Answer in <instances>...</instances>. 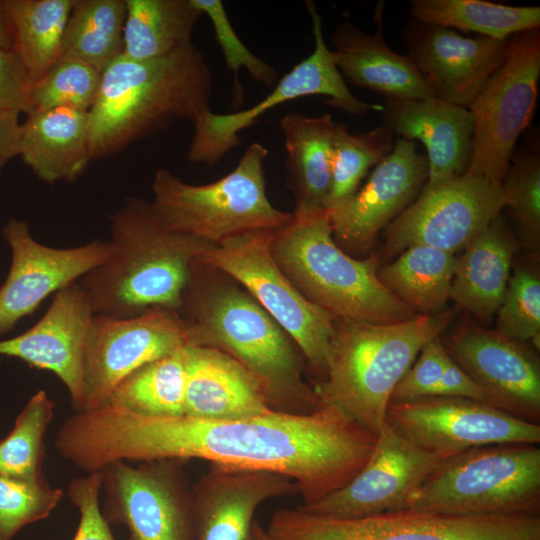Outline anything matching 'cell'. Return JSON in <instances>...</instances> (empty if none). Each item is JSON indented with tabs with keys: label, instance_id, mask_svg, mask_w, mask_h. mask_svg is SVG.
Wrapping results in <instances>:
<instances>
[{
	"label": "cell",
	"instance_id": "1",
	"mask_svg": "<svg viewBox=\"0 0 540 540\" xmlns=\"http://www.w3.org/2000/svg\"><path fill=\"white\" fill-rule=\"evenodd\" d=\"M377 435L335 406L294 414L203 419L186 414L154 416L105 404L87 421L85 445L102 469L131 463L202 459L209 463L282 474L303 504L316 502L350 482L369 460Z\"/></svg>",
	"mask_w": 540,
	"mask_h": 540
},
{
	"label": "cell",
	"instance_id": "2",
	"mask_svg": "<svg viewBox=\"0 0 540 540\" xmlns=\"http://www.w3.org/2000/svg\"><path fill=\"white\" fill-rule=\"evenodd\" d=\"M178 313L186 345L230 356L255 380L272 409L307 414L318 407L317 389L303 379L301 352L234 279L196 260Z\"/></svg>",
	"mask_w": 540,
	"mask_h": 540
},
{
	"label": "cell",
	"instance_id": "3",
	"mask_svg": "<svg viewBox=\"0 0 540 540\" xmlns=\"http://www.w3.org/2000/svg\"><path fill=\"white\" fill-rule=\"evenodd\" d=\"M211 69L191 41L151 59L121 55L101 74L89 110L92 160L111 157L179 120L211 110Z\"/></svg>",
	"mask_w": 540,
	"mask_h": 540
},
{
	"label": "cell",
	"instance_id": "4",
	"mask_svg": "<svg viewBox=\"0 0 540 540\" xmlns=\"http://www.w3.org/2000/svg\"><path fill=\"white\" fill-rule=\"evenodd\" d=\"M109 253L79 280L94 315L179 311L192 265L211 244L169 231L150 202L129 197L110 216Z\"/></svg>",
	"mask_w": 540,
	"mask_h": 540
},
{
	"label": "cell",
	"instance_id": "5",
	"mask_svg": "<svg viewBox=\"0 0 540 540\" xmlns=\"http://www.w3.org/2000/svg\"><path fill=\"white\" fill-rule=\"evenodd\" d=\"M452 319L449 310L384 325L335 318L326 377L317 389L319 405L339 408L377 435L396 385Z\"/></svg>",
	"mask_w": 540,
	"mask_h": 540
},
{
	"label": "cell",
	"instance_id": "6",
	"mask_svg": "<svg viewBox=\"0 0 540 540\" xmlns=\"http://www.w3.org/2000/svg\"><path fill=\"white\" fill-rule=\"evenodd\" d=\"M293 213L276 230L271 253L281 271L311 303L336 319L395 324L415 317L380 282L371 257L356 259L335 242L326 209Z\"/></svg>",
	"mask_w": 540,
	"mask_h": 540
},
{
	"label": "cell",
	"instance_id": "7",
	"mask_svg": "<svg viewBox=\"0 0 540 540\" xmlns=\"http://www.w3.org/2000/svg\"><path fill=\"white\" fill-rule=\"evenodd\" d=\"M268 153L254 142L231 172L204 185L157 169L151 184L154 214L169 231L214 245L249 232L283 228L293 213L277 209L268 199L264 170Z\"/></svg>",
	"mask_w": 540,
	"mask_h": 540
},
{
	"label": "cell",
	"instance_id": "8",
	"mask_svg": "<svg viewBox=\"0 0 540 540\" xmlns=\"http://www.w3.org/2000/svg\"><path fill=\"white\" fill-rule=\"evenodd\" d=\"M405 509L457 516L540 514V448L493 444L441 460Z\"/></svg>",
	"mask_w": 540,
	"mask_h": 540
},
{
	"label": "cell",
	"instance_id": "9",
	"mask_svg": "<svg viewBox=\"0 0 540 540\" xmlns=\"http://www.w3.org/2000/svg\"><path fill=\"white\" fill-rule=\"evenodd\" d=\"M270 540H540V516H457L413 510L358 518L282 508L265 529Z\"/></svg>",
	"mask_w": 540,
	"mask_h": 540
},
{
	"label": "cell",
	"instance_id": "10",
	"mask_svg": "<svg viewBox=\"0 0 540 540\" xmlns=\"http://www.w3.org/2000/svg\"><path fill=\"white\" fill-rule=\"evenodd\" d=\"M275 231L249 232L210 245L197 261L225 273L246 289L289 335L323 383L335 318L307 300L278 267L270 249Z\"/></svg>",
	"mask_w": 540,
	"mask_h": 540
},
{
	"label": "cell",
	"instance_id": "11",
	"mask_svg": "<svg viewBox=\"0 0 540 540\" xmlns=\"http://www.w3.org/2000/svg\"><path fill=\"white\" fill-rule=\"evenodd\" d=\"M540 80V29L511 36L501 66L489 77L468 109L473 118L468 174L502 182L521 133L537 105Z\"/></svg>",
	"mask_w": 540,
	"mask_h": 540
},
{
	"label": "cell",
	"instance_id": "12",
	"mask_svg": "<svg viewBox=\"0 0 540 540\" xmlns=\"http://www.w3.org/2000/svg\"><path fill=\"white\" fill-rule=\"evenodd\" d=\"M312 21L314 49L272 87L261 101L253 106L228 114L208 110L193 124L188 148L190 162L215 165L228 152L241 144L239 133L255 124L257 119L285 102L310 95L326 97L328 105L353 116H361L381 106L363 102L348 88L337 69L330 48L326 45L322 18L312 1L306 2Z\"/></svg>",
	"mask_w": 540,
	"mask_h": 540
},
{
	"label": "cell",
	"instance_id": "13",
	"mask_svg": "<svg viewBox=\"0 0 540 540\" xmlns=\"http://www.w3.org/2000/svg\"><path fill=\"white\" fill-rule=\"evenodd\" d=\"M509 204L500 183L468 173L423 187L418 198L386 227L383 258L389 260L414 245L455 254Z\"/></svg>",
	"mask_w": 540,
	"mask_h": 540
},
{
	"label": "cell",
	"instance_id": "14",
	"mask_svg": "<svg viewBox=\"0 0 540 540\" xmlns=\"http://www.w3.org/2000/svg\"><path fill=\"white\" fill-rule=\"evenodd\" d=\"M183 461H118L101 471L102 514L128 540H193L191 488Z\"/></svg>",
	"mask_w": 540,
	"mask_h": 540
},
{
	"label": "cell",
	"instance_id": "15",
	"mask_svg": "<svg viewBox=\"0 0 540 540\" xmlns=\"http://www.w3.org/2000/svg\"><path fill=\"white\" fill-rule=\"evenodd\" d=\"M386 422L440 460L486 445L540 443V424L467 398L428 396L390 401Z\"/></svg>",
	"mask_w": 540,
	"mask_h": 540
},
{
	"label": "cell",
	"instance_id": "16",
	"mask_svg": "<svg viewBox=\"0 0 540 540\" xmlns=\"http://www.w3.org/2000/svg\"><path fill=\"white\" fill-rule=\"evenodd\" d=\"M186 345L179 313L153 309L127 318L94 315L86 337L76 411L104 405L116 386L141 366Z\"/></svg>",
	"mask_w": 540,
	"mask_h": 540
},
{
	"label": "cell",
	"instance_id": "17",
	"mask_svg": "<svg viewBox=\"0 0 540 540\" xmlns=\"http://www.w3.org/2000/svg\"><path fill=\"white\" fill-rule=\"evenodd\" d=\"M10 248L9 272L0 287V335L14 329L50 295L78 282L109 253L107 241L56 248L36 240L24 220L10 218L2 227Z\"/></svg>",
	"mask_w": 540,
	"mask_h": 540
},
{
	"label": "cell",
	"instance_id": "18",
	"mask_svg": "<svg viewBox=\"0 0 540 540\" xmlns=\"http://www.w3.org/2000/svg\"><path fill=\"white\" fill-rule=\"evenodd\" d=\"M441 460L400 435L386 421L359 473L326 497L299 506L321 516L358 518L404 510L410 495Z\"/></svg>",
	"mask_w": 540,
	"mask_h": 540
},
{
	"label": "cell",
	"instance_id": "19",
	"mask_svg": "<svg viewBox=\"0 0 540 540\" xmlns=\"http://www.w3.org/2000/svg\"><path fill=\"white\" fill-rule=\"evenodd\" d=\"M443 344L490 405L526 422L540 423V364L526 343L496 330L463 327Z\"/></svg>",
	"mask_w": 540,
	"mask_h": 540
},
{
	"label": "cell",
	"instance_id": "20",
	"mask_svg": "<svg viewBox=\"0 0 540 540\" xmlns=\"http://www.w3.org/2000/svg\"><path fill=\"white\" fill-rule=\"evenodd\" d=\"M427 177V158L415 142L397 139L364 185L327 210L337 245L345 252L369 250L379 233L415 200Z\"/></svg>",
	"mask_w": 540,
	"mask_h": 540
},
{
	"label": "cell",
	"instance_id": "21",
	"mask_svg": "<svg viewBox=\"0 0 540 540\" xmlns=\"http://www.w3.org/2000/svg\"><path fill=\"white\" fill-rule=\"evenodd\" d=\"M407 56L434 97L467 107L503 63L508 39L465 37L455 30L410 19L402 29Z\"/></svg>",
	"mask_w": 540,
	"mask_h": 540
},
{
	"label": "cell",
	"instance_id": "22",
	"mask_svg": "<svg viewBox=\"0 0 540 540\" xmlns=\"http://www.w3.org/2000/svg\"><path fill=\"white\" fill-rule=\"evenodd\" d=\"M295 492L282 474L210 463L190 490L193 540H255L259 506Z\"/></svg>",
	"mask_w": 540,
	"mask_h": 540
},
{
	"label": "cell",
	"instance_id": "23",
	"mask_svg": "<svg viewBox=\"0 0 540 540\" xmlns=\"http://www.w3.org/2000/svg\"><path fill=\"white\" fill-rule=\"evenodd\" d=\"M93 316L79 281L72 283L53 295L48 309L31 328L0 340V356L53 373L75 408L81 397L84 347Z\"/></svg>",
	"mask_w": 540,
	"mask_h": 540
},
{
	"label": "cell",
	"instance_id": "24",
	"mask_svg": "<svg viewBox=\"0 0 540 540\" xmlns=\"http://www.w3.org/2000/svg\"><path fill=\"white\" fill-rule=\"evenodd\" d=\"M383 126L393 136L420 141L427 151L432 187L467 173L472 153L473 118L467 107L435 97L419 100L386 99Z\"/></svg>",
	"mask_w": 540,
	"mask_h": 540
},
{
	"label": "cell",
	"instance_id": "25",
	"mask_svg": "<svg viewBox=\"0 0 540 540\" xmlns=\"http://www.w3.org/2000/svg\"><path fill=\"white\" fill-rule=\"evenodd\" d=\"M383 9L380 2L374 12L376 30L366 33L344 21L331 35L333 61L343 78L355 86L372 90L385 99L419 100L434 94L407 55L391 50L383 37Z\"/></svg>",
	"mask_w": 540,
	"mask_h": 540
},
{
	"label": "cell",
	"instance_id": "26",
	"mask_svg": "<svg viewBox=\"0 0 540 540\" xmlns=\"http://www.w3.org/2000/svg\"><path fill=\"white\" fill-rule=\"evenodd\" d=\"M184 414L214 420L261 416L273 410L250 374L227 354L185 345Z\"/></svg>",
	"mask_w": 540,
	"mask_h": 540
},
{
	"label": "cell",
	"instance_id": "27",
	"mask_svg": "<svg viewBox=\"0 0 540 540\" xmlns=\"http://www.w3.org/2000/svg\"><path fill=\"white\" fill-rule=\"evenodd\" d=\"M18 157L44 183L76 181L92 160L89 111L54 108L28 114L20 125Z\"/></svg>",
	"mask_w": 540,
	"mask_h": 540
},
{
	"label": "cell",
	"instance_id": "28",
	"mask_svg": "<svg viewBox=\"0 0 540 540\" xmlns=\"http://www.w3.org/2000/svg\"><path fill=\"white\" fill-rule=\"evenodd\" d=\"M518 244L498 215L457 257L450 299L480 321H490L504 296Z\"/></svg>",
	"mask_w": 540,
	"mask_h": 540
},
{
	"label": "cell",
	"instance_id": "29",
	"mask_svg": "<svg viewBox=\"0 0 540 540\" xmlns=\"http://www.w3.org/2000/svg\"><path fill=\"white\" fill-rule=\"evenodd\" d=\"M287 153V184L294 213L325 209L331 181V159L337 123L330 114H285L279 123Z\"/></svg>",
	"mask_w": 540,
	"mask_h": 540
},
{
	"label": "cell",
	"instance_id": "30",
	"mask_svg": "<svg viewBox=\"0 0 540 540\" xmlns=\"http://www.w3.org/2000/svg\"><path fill=\"white\" fill-rule=\"evenodd\" d=\"M454 253L426 245L402 251L377 270L384 287L417 315L445 310L456 268Z\"/></svg>",
	"mask_w": 540,
	"mask_h": 540
},
{
	"label": "cell",
	"instance_id": "31",
	"mask_svg": "<svg viewBox=\"0 0 540 540\" xmlns=\"http://www.w3.org/2000/svg\"><path fill=\"white\" fill-rule=\"evenodd\" d=\"M123 55L151 59L192 41L204 15L192 0H125Z\"/></svg>",
	"mask_w": 540,
	"mask_h": 540
},
{
	"label": "cell",
	"instance_id": "32",
	"mask_svg": "<svg viewBox=\"0 0 540 540\" xmlns=\"http://www.w3.org/2000/svg\"><path fill=\"white\" fill-rule=\"evenodd\" d=\"M75 0H6L13 50L34 83L59 60Z\"/></svg>",
	"mask_w": 540,
	"mask_h": 540
},
{
	"label": "cell",
	"instance_id": "33",
	"mask_svg": "<svg viewBox=\"0 0 540 540\" xmlns=\"http://www.w3.org/2000/svg\"><path fill=\"white\" fill-rule=\"evenodd\" d=\"M412 19L495 40L540 27L539 6H509L483 0H411Z\"/></svg>",
	"mask_w": 540,
	"mask_h": 540
},
{
	"label": "cell",
	"instance_id": "34",
	"mask_svg": "<svg viewBox=\"0 0 540 540\" xmlns=\"http://www.w3.org/2000/svg\"><path fill=\"white\" fill-rule=\"evenodd\" d=\"M125 16V0H75L59 59H74L102 73L123 55Z\"/></svg>",
	"mask_w": 540,
	"mask_h": 540
},
{
	"label": "cell",
	"instance_id": "35",
	"mask_svg": "<svg viewBox=\"0 0 540 540\" xmlns=\"http://www.w3.org/2000/svg\"><path fill=\"white\" fill-rule=\"evenodd\" d=\"M186 378L184 345L132 372L116 386L106 403L145 415H182Z\"/></svg>",
	"mask_w": 540,
	"mask_h": 540
},
{
	"label": "cell",
	"instance_id": "36",
	"mask_svg": "<svg viewBox=\"0 0 540 540\" xmlns=\"http://www.w3.org/2000/svg\"><path fill=\"white\" fill-rule=\"evenodd\" d=\"M394 145L393 134L382 124L367 132L350 133L345 124L337 123L325 209L351 197L369 170L384 160Z\"/></svg>",
	"mask_w": 540,
	"mask_h": 540
},
{
	"label": "cell",
	"instance_id": "37",
	"mask_svg": "<svg viewBox=\"0 0 540 540\" xmlns=\"http://www.w3.org/2000/svg\"><path fill=\"white\" fill-rule=\"evenodd\" d=\"M54 411L55 403L45 390L29 398L13 428L0 440V474L19 478L44 476L45 437Z\"/></svg>",
	"mask_w": 540,
	"mask_h": 540
},
{
	"label": "cell",
	"instance_id": "38",
	"mask_svg": "<svg viewBox=\"0 0 540 540\" xmlns=\"http://www.w3.org/2000/svg\"><path fill=\"white\" fill-rule=\"evenodd\" d=\"M101 74L83 62L59 59L32 84V112L54 108L89 111L98 95Z\"/></svg>",
	"mask_w": 540,
	"mask_h": 540
},
{
	"label": "cell",
	"instance_id": "39",
	"mask_svg": "<svg viewBox=\"0 0 540 540\" xmlns=\"http://www.w3.org/2000/svg\"><path fill=\"white\" fill-rule=\"evenodd\" d=\"M44 476L0 474V540H12L25 526L46 519L64 497Z\"/></svg>",
	"mask_w": 540,
	"mask_h": 540
},
{
	"label": "cell",
	"instance_id": "40",
	"mask_svg": "<svg viewBox=\"0 0 540 540\" xmlns=\"http://www.w3.org/2000/svg\"><path fill=\"white\" fill-rule=\"evenodd\" d=\"M522 244L531 250L540 245V156L525 152L511 162L501 182Z\"/></svg>",
	"mask_w": 540,
	"mask_h": 540
},
{
	"label": "cell",
	"instance_id": "41",
	"mask_svg": "<svg viewBox=\"0 0 540 540\" xmlns=\"http://www.w3.org/2000/svg\"><path fill=\"white\" fill-rule=\"evenodd\" d=\"M496 331L520 342H539L540 277L538 271L517 266L496 312Z\"/></svg>",
	"mask_w": 540,
	"mask_h": 540
},
{
	"label": "cell",
	"instance_id": "42",
	"mask_svg": "<svg viewBox=\"0 0 540 540\" xmlns=\"http://www.w3.org/2000/svg\"><path fill=\"white\" fill-rule=\"evenodd\" d=\"M212 23L215 40L224 56L228 69L234 76V101L243 100V90L239 82V71L245 68L249 75L260 85L272 88L278 81L276 69L257 57L242 42L235 32L224 5L219 0H192Z\"/></svg>",
	"mask_w": 540,
	"mask_h": 540
},
{
	"label": "cell",
	"instance_id": "43",
	"mask_svg": "<svg viewBox=\"0 0 540 540\" xmlns=\"http://www.w3.org/2000/svg\"><path fill=\"white\" fill-rule=\"evenodd\" d=\"M448 353L440 337L428 341L396 385L391 401L436 396Z\"/></svg>",
	"mask_w": 540,
	"mask_h": 540
},
{
	"label": "cell",
	"instance_id": "44",
	"mask_svg": "<svg viewBox=\"0 0 540 540\" xmlns=\"http://www.w3.org/2000/svg\"><path fill=\"white\" fill-rule=\"evenodd\" d=\"M101 472L74 478L66 495L77 508L80 518L73 540H115L100 506Z\"/></svg>",
	"mask_w": 540,
	"mask_h": 540
},
{
	"label": "cell",
	"instance_id": "45",
	"mask_svg": "<svg viewBox=\"0 0 540 540\" xmlns=\"http://www.w3.org/2000/svg\"><path fill=\"white\" fill-rule=\"evenodd\" d=\"M32 84L17 53L0 47V113L30 114Z\"/></svg>",
	"mask_w": 540,
	"mask_h": 540
},
{
	"label": "cell",
	"instance_id": "46",
	"mask_svg": "<svg viewBox=\"0 0 540 540\" xmlns=\"http://www.w3.org/2000/svg\"><path fill=\"white\" fill-rule=\"evenodd\" d=\"M436 396L467 398L489 404L483 391L449 354Z\"/></svg>",
	"mask_w": 540,
	"mask_h": 540
},
{
	"label": "cell",
	"instance_id": "47",
	"mask_svg": "<svg viewBox=\"0 0 540 540\" xmlns=\"http://www.w3.org/2000/svg\"><path fill=\"white\" fill-rule=\"evenodd\" d=\"M18 113H0V173L19 153L20 125Z\"/></svg>",
	"mask_w": 540,
	"mask_h": 540
},
{
	"label": "cell",
	"instance_id": "48",
	"mask_svg": "<svg viewBox=\"0 0 540 540\" xmlns=\"http://www.w3.org/2000/svg\"><path fill=\"white\" fill-rule=\"evenodd\" d=\"M0 47L13 49L11 21L6 6V0H0Z\"/></svg>",
	"mask_w": 540,
	"mask_h": 540
},
{
	"label": "cell",
	"instance_id": "49",
	"mask_svg": "<svg viewBox=\"0 0 540 540\" xmlns=\"http://www.w3.org/2000/svg\"><path fill=\"white\" fill-rule=\"evenodd\" d=\"M254 538L255 540H270L265 529L258 522L254 524Z\"/></svg>",
	"mask_w": 540,
	"mask_h": 540
}]
</instances>
